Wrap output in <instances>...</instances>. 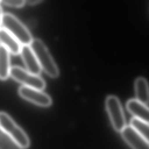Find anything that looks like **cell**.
I'll return each instance as SVG.
<instances>
[{
	"label": "cell",
	"mask_w": 149,
	"mask_h": 149,
	"mask_svg": "<svg viewBox=\"0 0 149 149\" xmlns=\"http://www.w3.org/2000/svg\"><path fill=\"white\" fill-rule=\"evenodd\" d=\"M30 45L41 68L50 77H56L59 75L58 68L43 41L39 38H33Z\"/></svg>",
	"instance_id": "6da1fadb"
},
{
	"label": "cell",
	"mask_w": 149,
	"mask_h": 149,
	"mask_svg": "<svg viewBox=\"0 0 149 149\" xmlns=\"http://www.w3.org/2000/svg\"><path fill=\"white\" fill-rule=\"evenodd\" d=\"M2 26L15 37L22 45H30L31 43L33 38L30 31L16 16L11 13H3Z\"/></svg>",
	"instance_id": "7a4b0ae2"
},
{
	"label": "cell",
	"mask_w": 149,
	"mask_h": 149,
	"mask_svg": "<svg viewBox=\"0 0 149 149\" xmlns=\"http://www.w3.org/2000/svg\"><path fill=\"white\" fill-rule=\"evenodd\" d=\"M0 127L17 142L23 148L30 145V140L24 132L6 113L0 112Z\"/></svg>",
	"instance_id": "3957f363"
},
{
	"label": "cell",
	"mask_w": 149,
	"mask_h": 149,
	"mask_svg": "<svg viewBox=\"0 0 149 149\" xmlns=\"http://www.w3.org/2000/svg\"><path fill=\"white\" fill-rule=\"evenodd\" d=\"M9 74L13 79L23 84L24 86L41 90L45 87V82L43 79L20 66H12Z\"/></svg>",
	"instance_id": "277c9868"
},
{
	"label": "cell",
	"mask_w": 149,
	"mask_h": 149,
	"mask_svg": "<svg viewBox=\"0 0 149 149\" xmlns=\"http://www.w3.org/2000/svg\"><path fill=\"white\" fill-rule=\"evenodd\" d=\"M105 105L113 128L121 132L126 126V120L119 100L116 97L110 95L107 98Z\"/></svg>",
	"instance_id": "5b68a950"
},
{
	"label": "cell",
	"mask_w": 149,
	"mask_h": 149,
	"mask_svg": "<svg viewBox=\"0 0 149 149\" xmlns=\"http://www.w3.org/2000/svg\"><path fill=\"white\" fill-rule=\"evenodd\" d=\"M19 93L24 99L40 106L48 107L52 103L51 97L41 90L23 86L19 88Z\"/></svg>",
	"instance_id": "8992f818"
},
{
	"label": "cell",
	"mask_w": 149,
	"mask_h": 149,
	"mask_svg": "<svg viewBox=\"0 0 149 149\" xmlns=\"http://www.w3.org/2000/svg\"><path fill=\"white\" fill-rule=\"evenodd\" d=\"M120 132L123 139L133 149H149V142L130 125L126 126Z\"/></svg>",
	"instance_id": "52a82bcc"
},
{
	"label": "cell",
	"mask_w": 149,
	"mask_h": 149,
	"mask_svg": "<svg viewBox=\"0 0 149 149\" xmlns=\"http://www.w3.org/2000/svg\"><path fill=\"white\" fill-rule=\"evenodd\" d=\"M20 54L27 70L33 74H39L41 68L30 45H22Z\"/></svg>",
	"instance_id": "ba28073f"
},
{
	"label": "cell",
	"mask_w": 149,
	"mask_h": 149,
	"mask_svg": "<svg viewBox=\"0 0 149 149\" xmlns=\"http://www.w3.org/2000/svg\"><path fill=\"white\" fill-rule=\"evenodd\" d=\"M0 44L8 51L13 54H20L22 44L9 32L3 27L0 28Z\"/></svg>",
	"instance_id": "9c48e42d"
},
{
	"label": "cell",
	"mask_w": 149,
	"mask_h": 149,
	"mask_svg": "<svg viewBox=\"0 0 149 149\" xmlns=\"http://www.w3.org/2000/svg\"><path fill=\"white\" fill-rule=\"evenodd\" d=\"M127 111L134 118L149 123V108L137 100H130L126 104Z\"/></svg>",
	"instance_id": "30bf717a"
},
{
	"label": "cell",
	"mask_w": 149,
	"mask_h": 149,
	"mask_svg": "<svg viewBox=\"0 0 149 149\" xmlns=\"http://www.w3.org/2000/svg\"><path fill=\"white\" fill-rule=\"evenodd\" d=\"M135 93L137 100L146 105L149 102V86L145 79L139 77L136 80Z\"/></svg>",
	"instance_id": "8fae6325"
},
{
	"label": "cell",
	"mask_w": 149,
	"mask_h": 149,
	"mask_svg": "<svg viewBox=\"0 0 149 149\" xmlns=\"http://www.w3.org/2000/svg\"><path fill=\"white\" fill-rule=\"evenodd\" d=\"M10 68L9 52L0 44V79L5 80L8 78Z\"/></svg>",
	"instance_id": "7c38bea8"
},
{
	"label": "cell",
	"mask_w": 149,
	"mask_h": 149,
	"mask_svg": "<svg viewBox=\"0 0 149 149\" xmlns=\"http://www.w3.org/2000/svg\"><path fill=\"white\" fill-rule=\"evenodd\" d=\"M130 126L144 139L149 142V123L133 118L130 120Z\"/></svg>",
	"instance_id": "4fadbf2b"
},
{
	"label": "cell",
	"mask_w": 149,
	"mask_h": 149,
	"mask_svg": "<svg viewBox=\"0 0 149 149\" xmlns=\"http://www.w3.org/2000/svg\"><path fill=\"white\" fill-rule=\"evenodd\" d=\"M0 149H23V148L0 127Z\"/></svg>",
	"instance_id": "5bb4252c"
},
{
	"label": "cell",
	"mask_w": 149,
	"mask_h": 149,
	"mask_svg": "<svg viewBox=\"0 0 149 149\" xmlns=\"http://www.w3.org/2000/svg\"><path fill=\"white\" fill-rule=\"evenodd\" d=\"M5 5L13 8H22L26 4L25 0H1Z\"/></svg>",
	"instance_id": "9a60e30c"
},
{
	"label": "cell",
	"mask_w": 149,
	"mask_h": 149,
	"mask_svg": "<svg viewBox=\"0 0 149 149\" xmlns=\"http://www.w3.org/2000/svg\"><path fill=\"white\" fill-rule=\"evenodd\" d=\"M44 1V0H25L26 3H27L29 5H30V6L37 5Z\"/></svg>",
	"instance_id": "2e32d148"
},
{
	"label": "cell",
	"mask_w": 149,
	"mask_h": 149,
	"mask_svg": "<svg viewBox=\"0 0 149 149\" xmlns=\"http://www.w3.org/2000/svg\"><path fill=\"white\" fill-rule=\"evenodd\" d=\"M3 12H2V9L1 8V6H0V28H1V26L2 25V16H3Z\"/></svg>",
	"instance_id": "e0dca14e"
},
{
	"label": "cell",
	"mask_w": 149,
	"mask_h": 149,
	"mask_svg": "<svg viewBox=\"0 0 149 149\" xmlns=\"http://www.w3.org/2000/svg\"><path fill=\"white\" fill-rule=\"evenodd\" d=\"M0 2H1V0H0Z\"/></svg>",
	"instance_id": "ac0fdd59"
}]
</instances>
